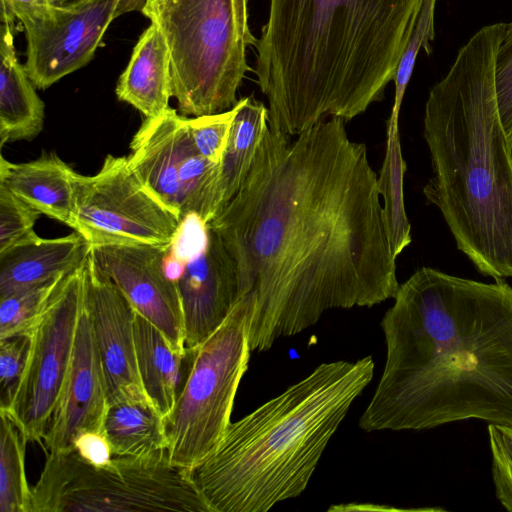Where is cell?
I'll return each mask as SVG.
<instances>
[{"instance_id":"1","label":"cell","mask_w":512,"mask_h":512,"mask_svg":"<svg viewBox=\"0 0 512 512\" xmlns=\"http://www.w3.org/2000/svg\"><path fill=\"white\" fill-rule=\"evenodd\" d=\"M329 117L290 140L267 128L234 197L209 222L253 304L251 352L331 309L372 307L399 283L367 147Z\"/></svg>"},{"instance_id":"2","label":"cell","mask_w":512,"mask_h":512,"mask_svg":"<svg viewBox=\"0 0 512 512\" xmlns=\"http://www.w3.org/2000/svg\"><path fill=\"white\" fill-rule=\"evenodd\" d=\"M393 299L380 322L384 369L359 427L512 425V287L421 267Z\"/></svg>"},{"instance_id":"3","label":"cell","mask_w":512,"mask_h":512,"mask_svg":"<svg viewBox=\"0 0 512 512\" xmlns=\"http://www.w3.org/2000/svg\"><path fill=\"white\" fill-rule=\"evenodd\" d=\"M423 0H269L255 73L268 125L297 136L381 101Z\"/></svg>"},{"instance_id":"4","label":"cell","mask_w":512,"mask_h":512,"mask_svg":"<svg viewBox=\"0 0 512 512\" xmlns=\"http://www.w3.org/2000/svg\"><path fill=\"white\" fill-rule=\"evenodd\" d=\"M506 23L483 26L429 91L423 136L432 178L423 188L478 272L512 277V148L500 121L495 57Z\"/></svg>"},{"instance_id":"5","label":"cell","mask_w":512,"mask_h":512,"mask_svg":"<svg viewBox=\"0 0 512 512\" xmlns=\"http://www.w3.org/2000/svg\"><path fill=\"white\" fill-rule=\"evenodd\" d=\"M371 356L322 363L236 422L190 470L210 512H266L303 493L374 375Z\"/></svg>"},{"instance_id":"6","label":"cell","mask_w":512,"mask_h":512,"mask_svg":"<svg viewBox=\"0 0 512 512\" xmlns=\"http://www.w3.org/2000/svg\"><path fill=\"white\" fill-rule=\"evenodd\" d=\"M141 11L167 43L181 115L231 109L251 70L246 50L257 43L248 25V0H144Z\"/></svg>"},{"instance_id":"7","label":"cell","mask_w":512,"mask_h":512,"mask_svg":"<svg viewBox=\"0 0 512 512\" xmlns=\"http://www.w3.org/2000/svg\"><path fill=\"white\" fill-rule=\"evenodd\" d=\"M33 512H210L190 476L168 457H113L95 467L72 450L46 454Z\"/></svg>"},{"instance_id":"8","label":"cell","mask_w":512,"mask_h":512,"mask_svg":"<svg viewBox=\"0 0 512 512\" xmlns=\"http://www.w3.org/2000/svg\"><path fill=\"white\" fill-rule=\"evenodd\" d=\"M253 304L241 298L225 321L191 354L172 411L164 418L169 462L191 470L220 442L251 355Z\"/></svg>"},{"instance_id":"9","label":"cell","mask_w":512,"mask_h":512,"mask_svg":"<svg viewBox=\"0 0 512 512\" xmlns=\"http://www.w3.org/2000/svg\"><path fill=\"white\" fill-rule=\"evenodd\" d=\"M85 262L63 279L26 333L23 373L9 404L0 407L27 442L42 444L68 373L84 304Z\"/></svg>"},{"instance_id":"10","label":"cell","mask_w":512,"mask_h":512,"mask_svg":"<svg viewBox=\"0 0 512 512\" xmlns=\"http://www.w3.org/2000/svg\"><path fill=\"white\" fill-rule=\"evenodd\" d=\"M76 228L91 245L169 247L182 219L143 185L125 156L107 155L92 176L75 178Z\"/></svg>"},{"instance_id":"11","label":"cell","mask_w":512,"mask_h":512,"mask_svg":"<svg viewBox=\"0 0 512 512\" xmlns=\"http://www.w3.org/2000/svg\"><path fill=\"white\" fill-rule=\"evenodd\" d=\"M127 159L143 185L181 219L195 214L209 223L215 217L220 165L197 151L188 117L169 107L157 117L145 118Z\"/></svg>"},{"instance_id":"12","label":"cell","mask_w":512,"mask_h":512,"mask_svg":"<svg viewBox=\"0 0 512 512\" xmlns=\"http://www.w3.org/2000/svg\"><path fill=\"white\" fill-rule=\"evenodd\" d=\"M165 268L179 292L185 349L191 354L237 303L235 268L219 236L195 214L182 219L168 248Z\"/></svg>"},{"instance_id":"13","label":"cell","mask_w":512,"mask_h":512,"mask_svg":"<svg viewBox=\"0 0 512 512\" xmlns=\"http://www.w3.org/2000/svg\"><path fill=\"white\" fill-rule=\"evenodd\" d=\"M8 10L24 28V69L39 89L52 86L88 64L109 25L126 12L124 0H72Z\"/></svg>"},{"instance_id":"14","label":"cell","mask_w":512,"mask_h":512,"mask_svg":"<svg viewBox=\"0 0 512 512\" xmlns=\"http://www.w3.org/2000/svg\"><path fill=\"white\" fill-rule=\"evenodd\" d=\"M168 248L128 243L91 245L90 255L97 269L117 286L135 311L186 356L180 296L165 268Z\"/></svg>"},{"instance_id":"15","label":"cell","mask_w":512,"mask_h":512,"mask_svg":"<svg viewBox=\"0 0 512 512\" xmlns=\"http://www.w3.org/2000/svg\"><path fill=\"white\" fill-rule=\"evenodd\" d=\"M85 304L102 367L108 406L121 402L151 403L138 371L136 311L117 286L97 269L90 253L85 262Z\"/></svg>"},{"instance_id":"16","label":"cell","mask_w":512,"mask_h":512,"mask_svg":"<svg viewBox=\"0 0 512 512\" xmlns=\"http://www.w3.org/2000/svg\"><path fill=\"white\" fill-rule=\"evenodd\" d=\"M107 409L102 367L84 297L68 373L42 441L46 454L72 451L83 432L104 433Z\"/></svg>"},{"instance_id":"17","label":"cell","mask_w":512,"mask_h":512,"mask_svg":"<svg viewBox=\"0 0 512 512\" xmlns=\"http://www.w3.org/2000/svg\"><path fill=\"white\" fill-rule=\"evenodd\" d=\"M90 250L91 244L76 231L59 238L32 234L0 253V297L71 273Z\"/></svg>"},{"instance_id":"18","label":"cell","mask_w":512,"mask_h":512,"mask_svg":"<svg viewBox=\"0 0 512 512\" xmlns=\"http://www.w3.org/2000/svg\"><path fill=\"white\" fill-rule=\"evenodd\" d=\"M77 172L54 153L12 163L2 155L0 184L41 215L48 216L75 230V178Z\"/></svg>"},{"instance_id":"19","label":"cell","mask_w":512,"mask_h":512,"mask_svg":"<svg viewBox=\"0 0 512 512\" xmlns=\"http://www.w3.org/2000/svg\"><path fill=\"white\" fill-rule=\"evenodd\" d=\"M0 43V144L32 140L44 124V103L14 48V19L2 8Z\"/></svg>"},{"instance_id":"20","label":"cell","mask_w":512,"mask_h":512,"mask_svg":"<svg viewBox=\"0 0 512 512\" xmlns=\"http://www.w3.org/2000/svg\"><path fill=\"white\" fill-rule=\"evenodd\" d=\"M116 95L145 118L169 108L172 94L171 62L167 43L153 22L134 46L131 58L118 79Z\"/></svg>"},{"instance_id":"21","label":"cell","mask_w":512,"mask_h":512,"mask_svg":"<svg viewBox=\"0 0 512 512\" xmlns=\"http://www.w3.org/2000/svg\"><path fill=\"white\" fill-rule=\"evenodd\" d=\"M104 434L115 457L167 456L165 420L151 403L121 402L108 406Z\"/></svg>"},{"instance_id":"22","label":"cell","mask_w":512,"mask_h":512,"mask_svg":"<svg viewBox=\"0 0 512 512\" xmlns=\"http://www.w3.org/2000/svg\"><path fill=\"white\" fill-rule=\"evenodd\" d=\"M237 104L238 110L219 168L216 215L240 188L269 127L268 108L262 102L248 96L239 99Z\"/></svg>"},{"instance_id":"23","label":"cell","mask_w":512,"mask_h":512,"mask_svg":"<svg viewBox=\"0 0 512 512\" xmlns=\"http://www.w3.org/2000/svg\"><path fill=\"white\" fill-rule=\"evenodd\" d=\"M134 328L142 386L153 406L165 418L176 401L177 382L185 356L172 347L155 325L137 312Z\"/></svg>"},{"instance_id":"24","label":"cell","mask_w":512,"mask_h":512,"mask_svg":"<svg viewBox=\"0 0 512 512\" xmlns=\"http://www.w3.org/2000/svg\"><path fill=\"white\" fill-rule=\"evenodd\" d=\"M405 172L406 162L402 155L398 124L387 122L385 155L377 181L383 198L386 231L396 259L412 241L404 203Z\"/></svg>"},{"instance_id":"25","label":"cell","mask_w":512,"mask_h":512,"mask_svg":"<svg viewBox=\"0 0 512 512\" xmlns=\"http://www.w3.org/2000/svg\"><path fill=\"white\" fill-rule=\"evenodd\" d=\"M0 512H33V495L25 472L26 439L0 412Z\"/></svg>"},{"instance_id":"26","label":"cell","mask_w":512,"mask_h":512,"mask_svg":"<svg viewBox=\"0 0 512 512\" xmlns=\"http://www.w3.org/2000/svg\"><path fill=\"white\" fill-rule=\"evenodd\" d=\"M67 275L24 287L0 297V339L26 334Z\"/></svg>"},{"instance_id":"27","label":"cell","mask_w":512,"mask_h":512,"mask_svg":"<svg viewBox=\"0 0 512 512\" xmlns=\"http://www.w3.org/2000/svg\"><path fill=\"white\" fill-rule=\"evenodd\" d=\"M437 0H423L413 34L400 58L394 76L395 93L388 123H398L402 100L413 73L417 55L421 48L430 53V42L435 36L434 20Z\"/></svg>"},{"instance_id":"28","label":"cell","mask_w":512,"mask_h":512,"mask_svg":"<svg viewBox=\"0 0 512 512\" xmlns=\"http://www.w3.org/2000/svg\"><path fill=\"white\" fill-rule=\"evenodd\" d=\"M237 110L236 102L229 110L188 118L190 135L197 151L214 164L222 162Z\"/></svg>"},{"instance_id":"29","label":"cell","mask_w":512,"mask_h":512,"mask_svg":"<svg viewBox=\"0 0 512 512\" xmlns=\"http://www.w3.org/2000/svg\"><path fill=\"white\" fill-rule=\"evenodd\" d=\"M40 215L0 184V253L34 234Z\"/></svg>"},{"instance_id":"30","label":"cell","mask_w":512,"mask_h":512,"mask_svg":"<svg viewBox=\"0 0 512 512\" xmlns=\"http://www.w3.org/2000/svg\"><path fill=\"white\" fill-rule=\"evenodd\" d=\"M495 495L512 512V425L488 424Z\"/></svg>"},{"instance_id":"31","label":"cell","mask_w":512,"mask_h":512,"mask_svg":"<svg viewBox=\"0 0 512 512\" xmlns=\"http://www.w3.org/2000/svg\"><path fill=\"white\" fill-rule=\"evenodd\" d=\"M494 77L500 121L512 148V22L506 24L497 49Z\"/></svg>"},{"instance_id":"32","label":"cell","mask_w":512,"mask_h":512,"mask_svg":"<svg viewBox=\"0 0 512 512\" xmlns=\"http://www.w3.org/2000/svg\"><path fill=\"white\" fill-rule=\"evenodd\" d=\"M29 344L28 334L0 339V407H6L14 394L24 370Z\"/></svg>"},{"instance_id":"33","label":"cell","mask_w":512,"mask_h":512,"mask_svg":"<svg viewBox=\"0 0 512 512\" xmlns=\"http://www.w3.org/2000/svg\"><path fill=\"white\" fill-rule=\"evenodd\" d=\"M81 458L95 467L110 464L113 454L104 433L87 431L81 433L74 442V449Z\"/></svg>"},{"instance_id":"34","label":"cell","mask_w":512,"mask_h":512,"mask_svg":"<svg viewBox=\"0 0 512 512\" xmlns=\"http://www.w3.org/2000/svg\"><path fill=\"white\" fill-rule=\"evenodd\" d=\"M44 3H61L60 0H1V6L12 9L20 6H30Z\"/></svg>"},{"instance_id":"35","label":"cell","mask_w":512,"mask_h":512,"mask_svg":"<svg viewBox=\"0 0 512 512\" xmlns=\"http://www.w3.org/2000/svg\"><path fill=\"white\" fill-rule=\"evenodd\" d=\"M142 1L144 0H124L126 12L137 7Z\"/></svg>"}]
</instances>
